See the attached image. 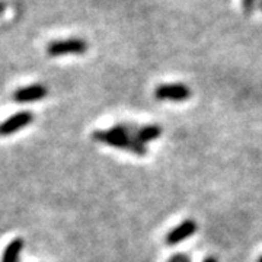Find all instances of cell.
I'll use <instances>...</instances> for the list:
<instances>
[{
    "mask_svg": "<svg viewBox=\"0 0 262 262\" xmlns=\"http://www.w3.org/2000/svg\"><path fill=\"white\" fill-rule=\"evenodd\" d=\"M92 139L99 143H105L110 144L115 149L125 150V151H131L137 156H144L147 153V147L146 144H143L137 140L136 137L128 136L122 131L117 130L115 127H113L111 130H99L95 131L92 134Z\"/></svg>",
    "mask_w": 262,
    "mask_h": 262,
    "instance_id": "1",
    "label": "cell"
},
{
    "mask_svg": "<svg viewBox=\"0 0 262 262\" xmlns=\"http://www.w3.org/2000/svg\"><path fill=\"white\" fill-rule=\"evenodd\" d=\"M88 51V42L82 38H67V39H54L47 46V54L50 57L61 56H82Z\"/></svg>",
    "mask_w": 262,
    "mask_h": 262,
    "instance_id": "2",
    "label": "cell"
},
{
    "mask_svg": "<svg viewBox=\"0 0 262 262\" xmlns=\"http://www.w3.org/2000/svg\"><path fill=\"white\" fill-rule=\"evenodd\" d=\"M155 98L158 101L185 102L191 98V89L184 83H163L155 89Z\"/></svg>",
    "mask_w": 262,
    "mask_h": 262,
    "instance_id": "3",
    "label": "cell"
},
{
    "mask_svg": "<svg viewBox=\"0 0 262 262\" xmlns=\"http://www.w3.org/2000/svg\"><path fill=\"white\" fill-rule=\"evenodd\" d=\"M198 226L194 220H185L182 223H179L177 227H173L168 234H166V239L165 242L169 246H173V245H178L184 241H187L188 237H191L192 234H195Z\"/></svg>",
    "mask_w": 262,
    "mask_h": 262,
    "instance_id": "4",
    "label": "cell"
},
{
    "mask_svg": "<svg viewBox=\"0 0 262 262\" xmlns=\"http://www.w3.org/2000/svg\"><path fill=\"white\" fill-rule=\"evenodd\" d=\"M34 120V115L28 111H22V113L15 114L10 118H8L5 122H2L0 125V136H9L16 133L20 128L29 125Z\"/></svg>",
    "mask_w": 262,
    "mask_h": 262,
    "instance_id": "5",
    "label": "cell"
},
{
    "mask_svg": "<svg viewBox=\"0 0 262 262\" xmlns=\"http://www.w3.org/2000/svg\"><path fill=\"white\" fill-rule=\"evenodd\" d=\"M48 95V89L44 84H31L27 88H20L18 89L13 98L15 101L19 103L25 102H35V101H41L42 98H46Z\"/></svg>",
    "mask_w": 262,
    "mask_h": 262,
    "instance_id": "6",
    "label": "cell"
},
{
    "mask_svg": "<svg viewBox=\"0 0 262 262\" xmlns=\"http://www.w3.org/2000/svg\"><path fill=\"white\" fill-rule=\"evenodd\" d=\"M160 136H162V127L158 125V124H149V125L139 127V130H137L134 137L143 144H147L150 141L158 140Z\"/></svg>",
    "mask_w": 262,
    "mask_h": 262,
    "instance_id": "7",
    "label": "cell"
},
{
    "mask_svg": "<svg viewBox=\"0 0 262 262\" xmlns=\"http://www.w3.org/2000/svg\"><path fill=\"white\" fill-rule=\"evenodd\" d=\"M24 241L20 237H16L10 242L5 252H3V256H2V262H18L19 259V253L24 249Z\"/></svg>",
    "mask_w": 262,
    "mask_h": 262,
    "instance_id": "8",
    "label": "cell"
},
{
    "mask_svg": "<svg viewBox=\"0 0 262 262\" xmlns=\"http://www.w3.org/2000/svg\"><path fill=\"white\" fill-rule=\"evenodd\" d=\"M255 2H256V0H244V2H242V5H244V12L251 13L253 9V6H255Z\"/></svg>",
    "mask_w": 262,
    "mask_h": 262,
    "instance_id": "9",
    "label": "cell"
},
{
    "mask_svg": "<svg viewBox=\"0 0 262 262\" xmlns=\"http://www.w3.org/2000/svg\"><path fill=\"white\" fill-rule=\"evenodd\" d=\"M182 255L184 253H175L168 259V262H182Z\"/></svg>",
    "mask_w": 262,
    "mask_h": 262,
    "instance_id": "10",
    "label": "cell"
},
{
    "mask_svg": "<svg viewBox=\"0 0 262 262\" xmlns=\"http://www.w3.org/2000/svg\"><path fill=\"white\" fill-rule=\"evenodd\" d=\"M203 262H219L217 261V258H214V256H207L206 259Z\"/></svg>",
    "mask_w": 262,
    "mask_h": 262,
    "instance_id": "11",
    "label": "cell"
},
{
    "mask_svg": "<svg viewBox=\"0 0 262 262\" xmlns=\"http://www.w3.org/2000/svg\"><path fill=\"white\" fill-rule=\"evenodd\" d=\"M182 262H191V256L189 255H182Z\"/></svg>",
    "mask_w": 262,
    "mask_h": 262,
    "instance_id": "12",
    "label": "cell"
},
{
    "mask_svg": "<svg viewBox=\"0 0 262 262\" xmlns=\"http://www.w3.org/2000/svg\"><path fill=\"white\" fill-rule=\"evenodd\" d=\"M256 262H262V255H261V256H259V259H258V261H256Z\"/></svg>",
    "mask_w": 262,
    "mask_h": 262,
    "instance_id": "13",
    "label": "cell"
},
{
    "mask_svg": "<svg viewBox=\"0 0 262 262\" xmlns=\"http://www.w3.org/2000/svg\"><path fill=\"white\" fill-rule=\"evenodd\" d=\"M261 9H262V3H261Z\"/></svg>",
    "mask_w": 262,
    "mask_h": 262,
    "instance_id": "14",
    "label": "cell"
}]
</instances>
